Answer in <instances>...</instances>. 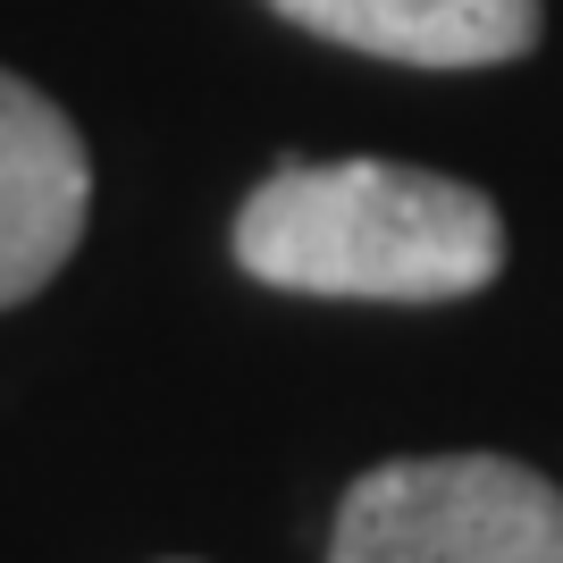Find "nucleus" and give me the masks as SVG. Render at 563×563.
<instances>
[{"mask_svg":"<svg viewBox=\"0 0 563 563\" xmlns=\"http://www.w3.org/2000/svg\"><path fill=\"white\" fill-rule=\"evenodd\" d=\"M244 278L345 303H454L505 269V219L479 186L404 161H295L235 211Z\"/></svg>","mask_w":563,"mask_h":563,"instance_id":"1","label":"nucleus"},{"mask_svg":"<svg viewBox=\"0 0 563 563\" xmlns=\"http://www.w3.org/2000/svg\"><path fill=\"white\" fill-rule=\"evenodd\" d=\"M329 563H563V488L505 454H412L362 471Z\"/></svg>","mask_w":563,"mask_h":563,"instance_id":"2","label":"nucleus"},{"mask_svg":"<svg viewBox=\"0 0 563 563\" xmlns=\"http://www.w3.org/2000/svg\"><path fill=\"white\" fill-rule=\"evenodd\" d=\"M320 43L404 68H496L539 43V0H269Z\"/></svg>","mask_w":563,"mask_h":563,"instance_id":"4","label":"nucleus"},{"mask_svg":"<svg viewBox=\"0 0 563 563\" xmlns=\"http://www.w3.org/2000/svg\"><path fill=\"white\" fill-rule=\"evenodd\" d=\"M93 211V161L59 101L0 68V311L68 269Z\"/></svg>","mask_w":563,"mask_h":563,"instance_id":"3","label":"nucleus"}]
</instances>
